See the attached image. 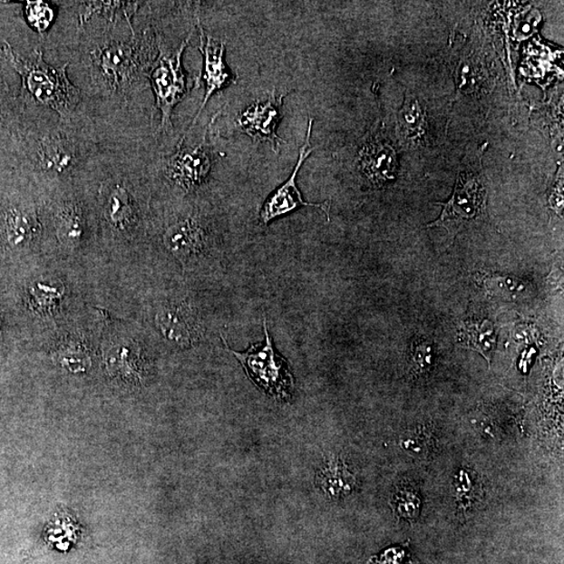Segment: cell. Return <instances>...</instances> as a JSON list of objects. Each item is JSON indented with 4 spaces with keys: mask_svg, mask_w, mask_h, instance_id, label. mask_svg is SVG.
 <instances>
[{
    "mask_svg": "<svg viewBox=\"0 0 564 564\" xmlns=\"http://www.w3.org/2000/svg\"><path fill=\"white\" fill-rule=\"evenodd\" d=\"M57 5L56 23L43 44L68 63L99 139H147L155 113L144 99L152 92L150 73L157 56L150 3Z\"/></svg>",
    "mask_w": 564,
    "mask_h": 564,
    "instance_id": "cell-1",
    "label": "cell"
},
{
    "mask_svg": "<svg viewBox=\"0 0 564 564\" xmlns=\"http://www.w3.org/2000/svg\"><path fill=\"white\" fill-rule=\"evenodd\" d=\"M25 102L17 148L23 167L45 189L73 190L100 147L92 122L87 115L64 121L51 110Z\"/></svg>",
    "mask_w": 564,
    "mask_h": 564,
    "instance_id": "cell-2",
    "label": "cell"
},
{
    "mask_svg": "<svg viewBox=\"0 0 564 564\" xmlns=\"http://www.w3.org/2000/svg\"><path fill=\"white\" fill-rule=\"evenodd\" d=\"M0 51L22 79L20 95L25 101L51 110L64 121L87 115L81 91L68 75V63L58 67L47 63L41 48H35L25 58L18 56L8 43H5Z\"/></svg>",
    "mask_w": 564,
    "mask_h": 564,
    "instance_id": "cell-3",
    "label": "cell"
},
{
    "mask_svg": "<svg viewBox=\"0 0 564 564\" xmlns=\"http://www.w3.org/2000/svg\"><path fill=\"white\" fill-rule=\"evenodd\" d=\"M153 27L156 36L157 56L150 73V86L154 95L155 112L160 113V122L154 131V141L173 136L174 125L171 116L179 102H181L191 91V80L185 73L182 59L195 29L187 36L174 44L158 19L152 5Z\"/></svg>",
    "mask_w": 564,
    "mask_h": 564,
    "instance_id": "cell-4",
    "label": "cell"
},
{
    "mask_svg": "<svg viewBox=\"0 0 564 564\" xmlns=\"http://www.w3.org/2000/svg\"><path fill=\"white\" fill-rule=\"evenodd\" d=\"M209 126L206 129L200 142L185 143L184 137L178 141L173 150L164 152L154 151L152 161L153 176H160L167 182L184 192L196 191L202 188L211 174L216 162L215 151L209 140Z\"/></svg>",
    "mask_w": 564,
    "mask_h": 564,
    "instance_id": "cell-5",
    "label": "cell"
},
{
    "mask_svg": "<svg viewBox=\"0 0 564 564\" xmlns=\"http://www.w3.org/2000/svg\"><path fill=\"white\" fill-rule=\"evenodd\" d=\"M265 338L263 345H254L245 353H237L225 345L235 355L246 370L248 376L263 389L267 394L277 400L286 401L292 396L294 381L287 364L277 352L267 332V320H264Z\"/></svg>",
    "mask_w": 564,
    "mask_h": 564,
    "instance_id": "cell-6",
    "label": "cell"
},
{
    "mask_svg": "<svg viewBox=\"0 0 564 564\" xmlns=\"http://www.w3.org/2000/svg\"><path fill=\"white\" fill-rule=\"evenodd\" d=\"M313 119L309 120L306 130L305 143L299 151L297 163H296L293 173L288 177L287 180L281 184L280 187L267 199L259 212L260 222L267 225L280 217H285L301 208H317L325 211L329 221L330 201L323 203H308L302 199L301 192L296 183V179L307 160L309 155L313 153L314 149L311 148V135L313 129Z\"/></svg>",
    "mask_w": 564,
    "mask_h": 564,
    "instance_id": "cell-7",
    "label": "cell"
},
{
    "mask_svg": "<svg viewBox=\"0 0 564 564\" xmlns=\"http://www.w3.org/2000/svg\"><path fill=\"white\" fill-rule=\"evenodd\" d=\"M285 95L275 91L264 101L253 102L238 115L237 123L240 131L254 141L269 142L275 153H278L284 141L279 139L277 128L282 119Z\"/></svg>",
    "mask_w": 564,
    "mask_h": 564,
    "instance_id": "cell-8",
    "label": "cell"
},
{
    "mask_svg": "<svg viewBox=\"0 0 564 564\" xmlns=\"http://www.w3.org/2000/svg\"><path fill=\"white\" fill-rule=\"evenodd\" d=\"M196 26L200 32V50L203 56V81L205 83V94L202 104L199 108L194 120H192L189 129L184 134H189L192 128L196 126L197 121L200 118L203 110L211 99V96L225 87L235 83L233 74L230 73L225 62L226 44L218 43L209 34H206L201 24L200 16L196 15Z\"/></svg>",
    "mask_w": 564,
    "mask_h": 564,
    "instance_id": "cell-9",
    "label": "cell"
},
{
    "mask_svg": "<svg viewBox=\"0 0 564 564\" xmlns=\"http://www.w3.org/2000/svg\"><path fill=\"white\" fill-rule=\"evenodd\" d=\"M485 190L476 177L461 174L451 200L443 205L442 217L428 227L459 224L476 218L483 209Z\"/></svg>",
    "mask_w": 564,
    "mask_h": 564,
    "instance_id": "cell-10",
    "label": "cell"
},
{
    "mask_svg": "<svg viewBox=\"0 0 564 564\" xmlns=\"http://www.w3.org/2000/svg\"><path fill=\"white\" fill-rule=\"evenodd\" d=\"M162 242L179 258L197 256L208 247V229L200 217L185 213L170 219L162 233Z\"/></svg>",
    "mask_w": 564,
    "mask_h": 564,
    "instance_id": "cell-11",
    "label": "cell"
},
{
    "mask_svg": "<svg viewBox=\"0 0 564 564\" xmlns=\"http://www.w3.org/2000/svg\"><path fill=\"white\" fill-rule=\"evenodd\" d=\"M0 230L11 248H24L33 242L41 231L40 211L32 201L6 204L0 215Z\"/></svg>",
    "mask_w": 564,
    "mask_h": 564,
    "instance_id": "cell-12",
    "label": "cell"
},
{
    "mask_svg": "<svg viewBox=\"0 0 564 564\" xmlns=\"http://www.w3.org/2000/svg\"><path fill=\"white\" fill-rule=\"evenodd\" d=\"M156 323L164 338L180 346H188L201 335L198 316L185 305H170L156 316Z\"/></svg>",
    "mask_w": 564,
    "mask_h": 564,
    "instance_id": "cell-13",
    "label": "cell"
},
{
    "mask_svg": "<svg viewBox=\"0 0 564 564\" xmlns=\"http://www.w3.org/2000/svg\"><path fill=\"white\" fill-rule=\"evenodd\" d=\"M360 167L370 182L382 185L394 178L396 156L386 141L370 140L361 150Z\"/></svg>",
    "mask_w": 564,
    "mask_h": 564,
    "instance_id": "cell-14",
    "label": "cell"
},
{
    "mask_svg": "<svg viewBox=\"0 0 564 564\" xmlns=\"http://www.w3.org/2000/svg\"><path fill=\"white\" fill-rule=\"evenodd\" d=\"M320 490L330 499L339 500L352 494L357 481L349 466L340 457H330L322 464L316 477Z\"/></svg>",
    "mask_w": 564,
    "mask_h": 564,
    "instance_id": "cell-15",
    "label": "cell"
},
{
    "mask_svg": "<svg viewBox=\"0 0 564 564\" xmlns=\"http://www.w3.org/2000/svg\"><path fill=\"white\" fill-rule=\"evenodd\" d=\"M459 343L467 349L482 355L491 365L495 344H497V335H495L492 323L490 321L465 322L459 333Z\"/></svg>",
    "mask_w": 564,
    "mask_h": 564,
    "instance_id": "cell-16",
    "label": "cell"
},
{
    "mask_svg": "<svg viewBox=\"0 0 564 564\" xmlns=\"http://www.w3.org/2000/svg\"><path fill=\"white\" fill-rule=\"evenodd\" d=\"M452 491L461 512L467 513L476 508L483 498V488L478 474L470 467H461L455 474Z\"/></svg>",
    "mask_w": 564,
    "mask_h": 564,
    "instance_id": "cell-17",
    "label": "cell"
},
{
    "mask_svg": "<svg viewBox=\"0 0 564 564\" xmlns=\"http://www.w3.org/2000/svg\"><path fill=\"white\" fill-rule=\"evenodd\" d=\"M400 446L412 458H429L436 447L435 432L428 424L412 426L402 433Z\"/></svg>",
    "mask_w": 564,
    "mask_h": 564,
    "instance_id": "cell-18",
    "label": "cell"
},
{
    "mask_svg": "<svg viewBox=\"0 0 564 564\" xmlns=\"http://www.w3.org/2000/svg\"><path fill=\"white\" fill-rule=\"evenodd\" d=\"M390 506L396 518L409 522L415 521L422 512L423 499L421 492L410 484L398 486L395 491L391 494Z\"/></svg>",
    "mask_w": 564,
    "mask_h": 564,
    "instance_id": "cell-19",
    "label": "cell"
},
{
    "mask_svg": "<svg viewBox=\"0 0 564 564\" xmlns=\"http://www.w3.org/2000/svg\"><path fill=\"white\" fill-rule=\"evenodd\" d=\"M24 12L27 24L38 33L41 44H43V39L56 23L57 2H26L24 5Z\"/></svg>",
    "mask_w": 564,
    "mask_h": 564,
    "instance_id": "cell-20",
    "label": "cell"
},
{
    "mask_svg": "<svg viewBox=\"0 0 564 564\" xmlns=\"http://www.w3.org/2000/svg\"><path fill=\"white\" fill-rule=\"evenodd\" d=\"M424 114L414 96H405L404 107L400 112L402 133L409 140H417L424 133Z\"/></svg>",
    "mask_w": 564,
    "mask_h": 564,
    "instance_id": "cell-21",
    "label": "cell"
},
{
    "mask_svg": "<svg viewBox=\"0 0 564 564\" xmlns=\"http://www.w3.org/2000/svg\"><path fill=\"white\" fill-rule=\"evenodd\" d=\"M413 370L416 374H426L435 362V352L428 341L416 340L412 346Z\"/></svg>",
    "mask_w": 564,
    "mask_h": 564,
    "instance_id": "cell-22",
    "label": "cell"
},
{
    "mask_svg": "<svg viewBox=\"0 0 564 564\" xmlns=\"http://www.w3.org/2000/svg\"><path fill=\"white\" fill-rule=\"evenodd\" d=\"M58 361L65 369L72 373H84L91 365L89 355L78 347H71L61 350Z\"/></svg>",
    "mask_w": 564,
    "mask_h": 564,
    "instance_id": "cell-23",
    "label": "cell"
},
{
    "mask_svg": "<svg viewBox=\"0 0 564 564\" xmlns=\"http://www.w3.org/2000/svg\"><path fill=\"white\" fill-rule=\"evenodd\" d=\"M409 557L407 546H400L388 549L382 554L373 557L367 564H404Z\"/></svg>",
    "mask_w": 564,
    "mask_h": 564,
    "instance_id": "cell-24",
    "label": "cell"
}]
</instances>
